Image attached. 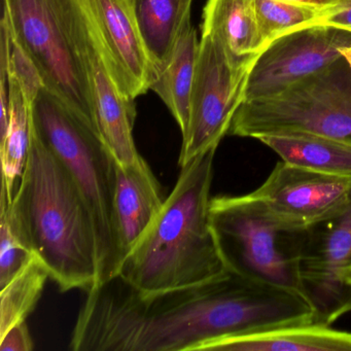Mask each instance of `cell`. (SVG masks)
Wrapping results in <instances>:
<instances>
[{"label": "cell", "mask_w": 351, "mask_h": 351, "mask_svg": "<svg viewBox=\"0 0 351 351\" xmlns=\"http://www.w3.org/2000/svg\"><path fill=\"white\" fill-rule=\"evenodd\" d=\"M316 322L305 295L227 270L206 282L143 293L120 276L87 293L73 351H199L207 342Z\"/></svg>", "instance_id": "obj_1"}, {"label": "cell", "mask_w": 351, "mask_h": 351, "mask_svg": "<svg viewBox=\"0 0 351 351\" xmlns=\"http://www.w3.org/2000/svg\"><path fill=\"white\" fill-rule=\"evenodd\" d=\"M217 149L180 167L159 215L123 261L118 276L141 293L199 285L227 271L209 219Z\"/></svg>", "instance_id": "obj_2"}, {"label": "cell", "mask_w": 351, "mask_h": 351, "mask_svg": "<svg viewBox=\"0 0 351 351\" xmlns=\"http://www.w3.org/2000/svg\"><path fill=\"white\" fill-rule=\"evenodd\" d=\"M12 203L34 254L61 291L95 289L97 245L89 207L34 126L27 162Z\"/></svg>", "instance_id": "obj_3"}, {"label": "cell", "mask_w": 351, "mask_h": 351, "mask_svg": "<svg viewBox=\"0 0 351 351\" xmlns=\"http://www.w3.org/2000/svg\"><path fill=\"white\" fill-rule=\"evenodd\" d=\"M32 120L34 131L71 174L89 207L95 229L99 287L118 276L121 267L114 217L118 162L95 123L46 87L32 104Z\"/></svg>", "instance_id": "obj_4"}, {"label": "cell", "mask_w": 351, "mask_h": 351, "mask_svg": "<svg viewBox=\"0 0 351 351\" xmlns=\"http://www.w3.org/2000/svg\"><path fill=\"white\" fill-rule=\"evenodd\" d=\"M3 9L12 38L34 61L45 87L95 123L79 1L3 0Z\"/></svg>", "instance_id": "obj_5"}, {"label": "cell", "mask_w": 351, "mask_h": 351, "mask_svg": "<svg viewBox=\"0 0 351 351\" xmlns=\"http://www.w3.org/2000/svg\"><path fill=\"white\" fill-rule=\"evenodd\" d=\"M209 219L227 270L305 295L300 258L306 230L275 219L250 193L211 199Z\"/></svg>", "instance_id": "obj_6"}, {"label": "cell", "mask_w": 351, "mask_h": 351, "mask_svg": "<svg viewBox=\"0 0 351 351\" xmlns=\"http://www.w3.org/2000/svg\"><path fill=\"white\" fill-rule=\"evenodd\" d=\"M228 134H309L351 141V66L345 57L272 95L244 100Z\"/></svg>", "instance_id": "obj_7"}, {"label": "cell", "mask_w": 351, "mask_h": 351, "mask_svg": "<svg viewBox=\"0 0 351 351\" xmlns=\"http://www.w3.org/2000/svg\"><path fill=\"white\" fill-rule=\"evenodd\" d=\"M254 61L236 62L215 36L201 32L190 120L182 136L180 167L208 149L219 147L229 133L234 116L245 97Z\"/></svg>", "instance_id": "obj_8"}, {"label": "cell", "mask_w": 351, "mask_h": 351, "mask_svg": "<svg viewBox=\"0 0 351 351\" xmlns=\"http://www.w3.org/2000/svg\"><path fill=\"white\" fill-rule=\"evenodd\" d=\"M351 199L336 217L308 228L302 245L300 271L304 293L316 322L332 326L351 311Z\"/></svg>", "instance_id": "obj_9"}, {"label": "cell", "mask_w": 351, "mask_h": 351, "mask_svg": "<svg viewBox=\"0 0 351 351\" xmlns=\"http://www.w3.org/2000/svg\"><path fill=\"white\" fill-rule=\"evenodd\" d=\"M351 32L313 24L273 40L256 57L244 100L278 93L342 58ZM243 100V101H244Z\"/></svg>", "instance_id": "obj_10"}, {"label": "cell", "mask_w": 351, "mask_h": 351, "mask_svg": "<svg viewBox=\"0 0 351 351\" xmlns=\"http://www.w3.org/2000/svg\"><path fill=\"white\" fill-rule=\"evenodd\" d=\"M250 194L275 219L307 230L346 208L351 199V178L320 173L281 160Z\"/></svg>", "instance_id": "obj_11"}, {"label": "cell", "mask_w": 351, "mask_h": 351, "mask_svg": "<svg viewBox=\"0 0 351 351\" xmlns=\"http://www.w3.org/2000/svg\"><path fill=\"white\" fill-rule=\"evenodd\" d=\"M123 95L134 101L151 90L155 69L143 44L135 0H77Z\"/></svg>", "instance_id": "obj_12"}, {"label": "cell", "mask_w": 351, "mask_h": 351, "mask_svg": "<svg viewBox=\"0 0 351 351\" xmlns=\"http://www.w3.org/2000/svg\"><path fill=\"white\" fill-rule=\"evenodd\" d=\"M86 59L98 131L118 164H136L143 157L137 151L133 137L136 117L134 101L125 97L119 89L87 22Z\"/></svg>", "instance_id": "obj_13"}, {"label": "cell", "mask_w": 351, "mask_h": 351, "mask_svg": "<svg viewBox=\"0 0 351 351\" xmlns=\"http://www.w3.org/2000/svg\"><path fill=\"white\" fill-rule=\"evenodd\" d=\"M164 202L161 186L143 158L133 165L118 164L114 217L121 265L159 215Z\"/></svg>", "instance_id": "obj_14"}, {"label": "cell", "mask_w": 351, "mask_h": 351, "mask_svg": "<svg viewBox=\"0 0 351 351\" xmlns=\"http://www.w3.org/2000/svg\"><path fill=\"white\" fill-rule=\"evenodd\" d=\"M199 351H351V332L317 322L289 324L215 339Z\"/></svg>", "instance_id": "obj_15"}, {"label": "cell", "mask_w": 351, "mask_h": 351, "mask_svg": "<svg viewBox=\"0 0 351 351\" xmlns=\"http://www.w3.org/2000/svg\"><path fill=\"white\" fill-rule=\"evenodd\" d=\"M201 32L215 36L236 62H252L264 49L256 0H207Z\"/></svg>", "instance_id": "obj_16"}, {"label": "cell", "mask_w": 351, "mask_h": 351, "mask_svg": "<svg viewBox=\"0 0 351 351\" xmlns=\"http://www.w3.org/2000/svg\"><path fill=\"white\" fill-rule=\"evenodd\" d=\"M199 49L200 40L191 22L178 38L165 64L156 73L151 87L176 119L182 136L188 130L190 120Z\"/></svg>", "instance_id": "obj_17"}, {"label": "cell", "mask_w": 351, "mask_h": 351, "mask_svg": "<svg viewBox=\"0 0 351 351\" xmlns=\"http://www.w3.org/2000/svg\"><path fill=\"white\" fill-rule=\"evenodd\" d=\"M256 141L287 163L320 173L351 178V141L309 134L270 135Z\"/></svg>", "instance_id": "obj_18"}, {"label": "cell", "mask_w": 351, "mask_h": 351, "mask_svg": "<svg viewBox=\"0 0 351 351\" xmlns=\"http://www.w3.org/2000/svg\"><path fill=\"white\" fill-rule=\"evenodd\" d=\"M194 0H135L137 21L143 44L157 71L165 64L191 23Z\"/></svg>", "instance_id": "obj_19"}, {"label": "cell", "mask_w": 351, "mask_h": 351, "mask_svg": "<svg viewBox=\"0 0 351 351\" xmlns=\"http://www.w3.org/2000/svg\"><path fill=\"white\" fill-rule=\"evenodd\" d=\"M10 122L7 135L0 141L3 184L12 202L16 184L21 180L32 141V106L19 82L9 73Z\"/></svg>", "instance_id": "obj_20"}, {"label": "cell", "mask_w": 351, "mask_h": 351, "mask_svg": "<svg viewBox=\"0 0 351 351\" xmlns=\"http://www.w3.org/2000/svg\"><path fill=\"white\" fill-rule=\"evenodd\" d=\"M49 271L36 256L15 278L0 289V338L15 324L26 322L38 305Z\"/></svg>", "instance_id": "obj_21"}, {"label": "cell", "mask_w": 351, "mask_h": 351, "mask_svg": "<svg viewBox=\"0 0 351 351\" xmlns=\"http://www.w3.org/2000/svg\"><path fill=\"white\" fill-rule=\"evenodd\" d=\"M32 244L13 203L1 184L0 192V289L15 278L34 258Z\"/></svg>", "instance_id": "obj_22"}, {"label": "cell", "mask_w": 351, "mask_h": 351, "mask_svg": "<svg viewBox=\"0 0 351 351\" xmlns=\"http://www.w3.org/2000/svg\"><path fill=\"white\" fill-rule=\"evenodd\" d=\"M256 12L265 49L273 40L289 32L313 25L324 11L293 5L282 0H256Z\"/></svg>", "instance_id": "obj_23"}, {"label": "cell", "mask_w": 351, "mask_h": 351, "mask_svg": "<svg viewBox=\"0 0 351 351\" xmlns=\"http://www.w3.org/2000/svg\"><path fill=\"white\" fill-rule=\"evenodd\" d=\"M8 71L19 82L28 101L34 104L36 96L45 87L44 80L34 61L12 36Z\"/></svg>", "instance_id": "obj_24"}, {"label": "cell", "mask_w": 351, "mask_h": 351, "mask_svg": "<svg viewBox=\"0 0 351 351\" xmlns=\"http://www.w3.org/2000/svg\"><path fill=\"white\" fill-rule=\"evenodd\" d=\"M315 24L351 32V0H339L336 5L324 10Z\"/></svg>", "instance_id": "obj_25"}, {"label": "cell", "mask_w": 351, "mask_h": 351, "mask_svg": "<svg viewBox=\"0 0 351 351\" xmlns=\"http://www.w3.org/2000/svg\"><path fill=\"white\" fill-rule=\"evenodd\" d=\"M34 348V341L26 322L12 326L0 338V351H32Z\"/></svg>", "instance_id": "obj_26"}, {"label": "cell", "mask_w": 351, "mask_h": 351, "mask_svg": "<svg viewBox=\"0 0 351 351\" xmlns=\"http://www.w3.org/2000/svg\"><path fill=\"white\" fill-rule=\"evenodd\" d=\"M282 1L301 5V7L311 8V9L318 10V11H324V10L336 5L339 0H282Z\"/></svg>", "instance_id": "obj_27"}, {"label": "cell", "mask_w": 351, "mask_h": 351, "mask_svg": "<svg viewBox=\"0 0 351 351\" xmlns=\"http://www.w3.org/2000/svg\"><path fill=\"white\" fill-rule=\"evenodd\" d=\"M342 55L345 57L347 62H348L349 65L351 66V46L348 47V48L344 49V50H343Z\"/></svg>", "instance_id": "obj_28"}, {"label": "cell", "mask_w": 351, "mask_h": 351, "mask_svg": "<svg viewBox=\"0 0 351 351\" xmlns=\"http://www.w3.org/2000/svg\"><path fill=\"white\" fill-rule=\"evenodd\" d=\"M345 281H346L347 285L351 287V271H349L348 274L346 275V278H345Z\"/></svg>", "instance_id": "obj_29"}, {"label": "cell", "mask_w": 351, "mask_h": 351, "mask_svg": "<svg viewBox=\"0 0 351 351\" xmlns=\"http://www.w3.org/2000/svg\"><path fill=\"white\" fill-rule=\"evenodd\" d=\"M349 271H351V269H350V270H349ZM349 271H348V272H349ZM347 274H348V273H347ZM345 278H346V277H345Z\"/></svg>", "instance_id": "obj_30"}]
</instances>
